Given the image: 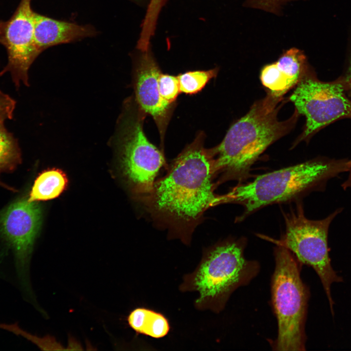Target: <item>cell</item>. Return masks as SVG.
<instances>
[{
  "mask_svg": "<svg viewBox=\"0 0 351 351\" xmlns=\"http://www.w3.org/2000/svg\"><path fill=\"white\" fill-rule=\"evenodd\" d=\"M68 179L61 170L53 168L43 171L36 178L28 200L46 201L59 196L66 189Z\"/></svg>",
  "mask_w": 351,
  "mask_h": 351,
  "instance_id": "15",
  "label": "cell"
},
{
  "mask_svg": "<svg viewBox=\"0 0 351 351\" xmlns=\"http://www.w3.org/2000/svg\"><path fill=\"white\" fill-rule=\"evenodd\" d=\"M0 186L3 187H4V188H7V189H9V190H13V188H11V187H9L8 186L5 185V184H4L3 182H2L0 181Z\"/></svg>",
  "mask_w": 351,
  "mask_h": 351,
  "instance_id": "23",
  "label": "cell"
},
{
  "mask_svg": "<svg viewBox=\"0 0 351 351\" xmlns=\"http://www.w3.org/2000/svg\"><path fill=\"white\" fill-rule=\"evenodd\" d=\"M340 78L344 85L347 96L351 99V58L345 74Z\"/></svg>",
  "mask_w": 351,
  "mask_h": 351,
  "instance_id": "21",
  "label": "cell"
},
{
  "mask_svg": "<svg viewBox=\"0 0 351 351\" xmlns=\"http://www.w3.org/2000/svg\"><path fill=\"white\" fill-rule=\"evenodd\" d=\"M349 172L350 173L347 179L342 184V187L344 190L351 188V168Z\"/></svg>",
  "mask_w": 351,
  "mask_h": 351,
  "instance_id": "22",
  "label": "cell"
},
{
  "mask_svg": "<svg viewBox=\"0 0 351 351\" xmlns=\"http://www.w3.org/2000/svg\"><path fill=\"white\" fill-rule=\"evenodd\" d=\"M290 100L298 113L306 119L301 140L338 119L351 118V99L340 78L324 82L308 71L297 84Z\"/></svg>",
  "mask_w": 351,
  "mask_h": 351,
  "instance_id": "8",
  "label": "cell"
},
{
  "mask_svg": "<svg viewBox=\"0 0 351 351\" xmlns=\"http://www.w3.org/2000/svg\"><path fill=\"white\" fill-rule=\"evenodd\" d=\"M244 249L243 242L230 240L205 251L196 269L184 277L179 287L182 292L198 293L196 308L219 312L231 294L257 274L259 265L244 257Z\"/></svg>",
  "mask_w": 351,
  "mask_h": 351,
  "instance_id": "4",
  "label": "cell"
},
{
  "mask_svg": "<svg viewBox=\"0 0 351 351\" xmlns=\"http://www.w3.org/2000/svg\"><path fill=\"white\" fill-rule=\"evenodd\" d=\"M158 88L162 98L173 104L181 92L177 77L161 73L158 79Z\"/></svg>",
  "mask_w": 351,
  "mask_h": 351,
  "instance_id": "18",
  "label": "cell"
},
{
  "mask_svg": "<svg viewBox=\"0 0 351 351\" xmlns=\"http://www.w3.org/2000/svg\"><path fill=\"white\" fill-rule=\"evenodd\" d=\"M21 155L17 140L4 124H0V172L13 170L20 163Z\"/></svg>",
  "mask_w": 351,
  "mask_h": 351,
  "instance_id": "16",
  "label": "cell"
},
{
  "mask_svg": "<svg viewBox=\"0 0 351 351\" xmlns=\"http://www.w3.org/2000/svg\"><path fill=\"white\" fill-rule=\"evenodd\" d=\"M16 105L13 98L0 90V124L13 118Z\"/></svg>",
  "mask_w": 351,
  "mask_h": 351,
  "instance_id": "19",
  "label": "cell"
},
{
  "mask_svg": "<svg viewBox=\"0 0 351 351\" xmlns=\"http://www.w3.org/2000/svg\"><path fill=\"white\" fill-rule=\"evenodd\" d=\"M41 216L39 204L24 197L0 211V233L11 249L16 273L23 287L28 286L29 261Z\"/></svg>",
  "mask_w": 351,
  "mask_h": 351,
  "instance_id": "9",
  "label": "cell"
},
{
  "mask_svg": "<svg viewBox=\"0 0 351 351\" xmlns=\"http://www.w3.org/2000/svg\"><path fill=\"white\" fill-rule=\"evenodd\" d=\"M308 71L303 52L292 48L286 51L277 61L265 66L261 70L260 79L271 94L281 97L297 84Z\"/></svg>",
  "mask_w": 351,
  "mask_h": 351,
  "instance_id": "12",
  "label": "cell"
},
{
  "mask_svg": "<svg viewBox=\"0 0 351 351\" xmlns=\"http://www.w3.org/2000/svg\"><path fill=\"white\" fill-rule=\"evenodd\" d=\"M281 98L269 93L255 102L231 126L222 142L209 149L215 176L220 175V182L245 178L266 148L292 128L299 114L295 110L290 118L279 121Z\"/></svg>",
  "mask_w": 351,
  "mask_h": 351,
  "instance_id": "2",
  "label": "cell"
},
{
  "mask_svg": "<svg viewBox=\"0 0 351 351\" xmlns=\"http://www.w3.org/2000/svg\"><path fill=\"white\" fill-rule=\"evenodd\" d=\"M351 159L319 158L257 176L253 181L234 187L220 195L219 204L242 205L238 220L264 206L283 202L349 171Z\"/></svg>",
  "mask_w": 351,
  "mask_h": 351,
  "instance_id": "3",
  "label": "cell"
},
{
  "mask_svg": "<svg viewBox=\"0 0 351 351\" xmlns=\"http://www.w3.org/2000/svg\"><path fill=\"white\" fill-rule=\"evenodd\" d=\"M32 0H20L15 11L3 21L0 43L5 48L7 62L0 76L9 73L17 87L28 84V71L40 53L34 40L35 12Z\"/></svg>",
  "mask_w": 351,
  "mask_h": 351,
  "instance_id": "10",
  "label": "cell"
},
{
  "mask_svg": "<svg viewBox=\"0 0 351 351\" xmlns=\"http://www.w3.org/2000/svg\"><path fill=\"white\" fill-rule=\"evenodd\" d=\"M129 326L137 333L160 338L170 330L167 318L162 313L144 307L132 310L127 316Z\"/></svg>",
  "mask_w": 351,
  "mask_h": 351,
  "instance_id": "14",
  "label": "cell"
},
{
  "mask_svg": "<svg viewBox=\"0 0 351 351\" xmlns=\"http://www.w3.org/2000/svg\"><path fill=\"white\" fill-rule=\"evenodd\" d=\"M218 69L197 70L186 72L177 77L180 92L186 94H195L200 91L206 84L217 74Z\"/></svg>",
  "mask_w": 351,
  "mask_h": 351,
  "instance_id": "17",
  "label": "cell"
},
{
  "mask_svg": "<svg viewBox=\"0 0 351 351\" xmlns=\"http://www.w3.org/2000/svg\"><path fill=\"white\" fill-rule=\"evenodd\" d=\"M94 33L89 26L58 20L35 13L34 40L40 53L49 47L70 42Z\"/></svg>",
  "mask_w": 351,
  "mask_h": 351,
  "instance_id": "13",
  "label": "cell"
},
{
  "mask_svg": "<svg viewBox=\"0 0 351 351\" xmlns=\"http://www.w3.org/2000/svg\"><path fill=\"white\" fill-rule=\"evenodd\" d=\"M275 266L272 280V299L278 324L274 350H305V322L308 292L300 277L297 264L291 252L277 245Z\"/></svg>",
  "mask_w": 351,
  "mask_h": 351,
  "instance_id": "5",
  "label": "cell"
},
{
  "mask_svg": "<svg viewBox=\"0 0 351 351\" xmlns=\"http://www.w3.org/2000/svg\"><path fill=\"white\" fill-rule=\"evenodd\" d=\"M131 101L125 107L117 136L124 175L134 192L144 200L151 193L165 159L144 133L146 114L136 102Z\"/></svg>",
  "mask_w": 351,
  "mask_h": 351,
  "instance_id": "6",
  "label": "cell"
},
{
  "mask_svg": "<svg viewBox=\"0 0 351 351\" xmlns=\"http://www.w3.org/2000/svg\"><path fill=\"white\" fill-rule=\"evenodd\" d=\"M292 0H247V4L254 8L277 13L281 5Z\"/></svg>",
  "mask_w": 351,
  "mask_h": 351,
  "instance_id": "20",
  "label": "cell"
},
{
  "mask_svg": "<svg viewBox=\"0 0 351 351\" xmlns=\"http://www.w3.org/2000/svg\"><path fill=\"white\" fill-rule=\"evenodd\" d=\"M341 211L338 209L324 219L310 220L304 215L301 205L285 215V232L277 245L293 253L301 263L312 267L323 286L331 309L333 301L331 286L341 281L333 270L329 255L328 231L334 218Z\"/></svg>",
  "mask_w": 351,
  "mask_h": 351,
  "instance_id": "7",
  "label": "cell"
},
{
  "mask_svg": "<svg viewBox=\"0 0 351 351\" xmlns=\"http://www.w3.org/2000/svg\"><path fill=\"white\" fill-rule=\"evenodd\" d=\"M161 73L152 55L146 52L141 55L136 63L134 86L135 101L141 110L152 117L162 138L172 115L173 104L165 101L160 96L158 79Z\"/></svg>",
  "mask_w": 351,
  "mask_h": 351,
  "instance_id": "11",
  "label": "cell"
},
{
  "mask_svg": "<svg viewBox=\"0 0 351 351\" xmlns=\"http://www.w3.org/2000/svg\"><path fill=\"white\" fill-rule=\"evenodd\" d=\"M199 134L173 160L166 175L156 181L143 200L153 217L188 244L204 212L219 204L209 150Z\"/></svg>",
  "mask_w": 351,
  "mask_h": 351,
  "instance_id": "1",
  "label": "cell"
}]
</instances>
